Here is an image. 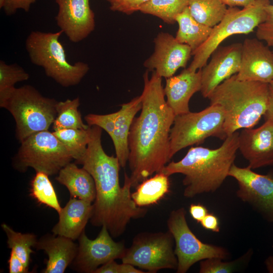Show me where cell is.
Wrapping results in <instances>:
<instances>
[{
	"instance_id": "8d00e7d4",
	"label": "cell",
	"mask_w": 273,
	"mask_h": 273,
	"mask_svg": "<svg viewBox=\"0 0 273 273\" xmlns=\"http://www.w3.org/2000/svg\"><path fill=\"white\" fill-rule=\"evenodd\" d=\"M36 0H2L0 8H3L6 15L11 16L16 13L18 9L28 12L32 4Z\"/></svg>"
},
{
	"instance_id": "bcb514c9",
	"label": "cell",
	"mask_w": 273,
	"mask_h": 273,
	"mask_svg": "<svg viewBox=\"0 0 273 273\" xmlns=\"http://www.w3.org/2000/svg\"><path fill=\"white\" fill-rule=\"evenodd\" d=\"M272 48H273V47H272ZM272 52H273V51H272Z\"/></svg>"
},
{
	"instance_id": "f546056e",
	"label": "cell",
	"mask_w": 273,
	"mask_h": 273,
	"mask_svg": "<svg viewBox=\"0 0 273 273\" xmlns=\"http://www.w3.org/2000/svg\"><path fill=\"white\" fill-rule=\"evenodd\" d=\"M30 196L38 203L55 209L58 213L62 208L49 175L42 172H36L31 181Z\"/></svg>"
},
{
	"instance_id": "d590c367",
	"label": "cell",
	"mask_w": 273,
	"mask_h": 273,
	"mask_svg": "<svg viewBox=\"0 0 273 273\" xmlns=\"http://www.w3.org/2000/svg\"><path fill=\"white\" fill-rule=\"evenodd\" d=\"M149 0H114L110 4V9L126 14H131L140 9Z\"/></svg>"
},
{
	"instance_id": "9c48e42d",
	"label": "cell",
	"mask_w": 273,
	"mask_h": 273,
	"mask_svg": "<svg viewBox=\"0 0 273 273\" xmlns=\"http://www.w3.org/2000/svg\"><path fill=\"white\" fill-rule=\"evenodd\" d=\"M224 120L223 110L216 104L210 105L200 112L190 111L175 116L170 132L171 157L183 149L201 144L210 136L225 140Z\"/></svg>"
},
{
	"instance_id": "3957f363",
	"label": "cell",
	"mask_w": 273,
	"mask_h": 273,
	"mask_svg": "<svg viewBox=\"0 0 273 273\" xmlns=\"http://www.w3.org/2000/svg\"><path fill=\"white\" fill-rule=\"evenodd\" d=\"M239 134L236 131L229 135L216 149L192 147L180 160L169 163L161 171L168 176L184 175L183 194L187 198L214 192L229 176L239 150Z\"/></svg>"
},
{
	"instance_id": "4dcf8cb0",
	"label": "cell",
	"mask_w": 273,
	"mask_h": 273,
	"mask_svg": "<svg viewBox=\"0 0 273 273\" xmlns=\"http://www.w3.org/2000/svg\"><path fill=\"white\" fill-rule=\"evenodd\" d=\"M29 74L17 64H7L0 61V107L3 108L10 96L16 88L15 84L27 80Z\"/></svg>"
},
{
	"instance_id": "f6af8a7d",
	"label": "cell",
	"mask_w": 273,
	"mask_h": 273,
	"mask_svg": "<svg viewBox=\"0 0 273 273\" xmlns=\"http://www.w3.org/2000/svg\"><path fill=\"white\" fill-rule=\"evenodd\" d=\"M2 0H0V1H1Z\"/></svg>"
},
{
	"instance_id": "d6a6232c",
	"label": "cell",
	"mask_w": 273,
	"mask_h": 273,
	"mask_svg": "<svg viewBox=\"0 0 273 273\" xmlns=\"http://www.w3.org/2000/svg\"><path fill=\"white\" fill-rule=\"evenodd\" d=\"M223 259L213 257L201 260L200 273H230L237 266L236 261L225 262Z\"/></svg>"
},
{
	"instance_id": "1f68e13d",
	"label": "cell",
	"mask_w": 273,
	"mask_h": 273,
	"mask_svg": "<svg viewBox=\"0 0 273 273\" xmlns=\"http://www.w3.org/2000/svg\"><path fill=\"white\" fill-rule=\"evenodd\" d=\"M89 128L90 126L87 129L66 128L54 130L53 133L68 149L77 162L86 150Z\"/></svg>"
},
{
	"instance_id": "7bdbcfd3",
	"label": "cell",
	"mask_w": 273,
	"mask_h": 273,
	"mask_svg": "<svg viewBox=\"0 0 273 273\" xmlns=\"http://www.w3.org/2000/svg\"><path fill=\"white\" fill-rule=\"evenodd\" d=\"M266 267L270 272H273V256H270L266 260Z\"/></svg>"
},
{
	"instance_id": "ee69618b",
	"label": "cell",
	"mask_w": 273,
	"mask_h": 273,
	"mask_svg": "<svg viewBox=\"0 0 273 273\" xmlns=\"http://www.w3.org/2000/svg\"><path fill=\"white\" fill-rule=\"evenodd\" d=\"M108 2H109L110 3H111V2H112L114 0H106Z\"/></svg>"
},
{
	"instance_id": "ba28073f",
	"label": "cell",
	"mask_w": 273,
	"mask_h": 273,
	"mask_svg": "<svg viewBox=\"0 0 273 273\" xmlns=\"http://www.w3.org/2000/svg\"><path fill=\"white\" fill-rule=\"evenodd\" d=\"M21 143L14 165L22 172L31 167L36 172L53 175L73 159L68 149L49 130L33 133Z\"/></svg>"
},
{
	"instance_id": "b9f144b4",
	"label": "cell",
	"mask_w": 273,
	"mask_h": 273,
	"mask_svg": "<svg viewBox=\"0 0 273 273\" xmlns=\"http://www.w3.org/2000/svg\"><path fill=\"white\" fill-rule=\"evenodd\" d=\"M222 2L229 7H237L238 6L243 8L247 7L257 0H221Z\"/></svg>"
},
{
	"instance_id": "d4e9b609",
	"label": "cell",
	"mask_w": 273,
	"mask_h": 273,
	"mask_svg": "<svg viewBox=\"0 0 273 273\" xmlns=\"http://www.w3.org/2000/svg\"><path fill=\"white\" fill-rule=\"evenodd\" d=\"M169 177L160 171L139 184L136 187V191L131 193V198L135 204L144 207L157 203L169 192Z\"/></svg>"
},
{
	"instance_id": "9a60e30c",
	"label": "cell",
	"mask_w": 273,
	"mask_h": 273,
	"mask_svg": "<svg viewBox=\"0 0 273 273\" xmlns=\"http://www.w3.org/2000/svg\"><path fill=\"white\" fill-rule=\"evenodd\" d=\"M154 42V52L144 63L149 71L167 78L173 76L179 68L186 67L192 55L188 45L179 42L167 32L159 33Z\"/></svg>"
},
{
	"instance_id": "5b68a950",
	"label": "cell",
	"mask_w": 273,
	"mask_h": 273,
	"mask_svg": "<svg viewBox=\"0 0 273 273\" xmlns=\"http://www.w3.org/2000/svg\"><path fill=\"white\" fill-rule=\"evenodd\" d=\"M63 32L32 31L25 41V48L33 64L43 68L47 76L65 87L80 83L89 70L87 63L67 61L64 47L59 40Z\"/></svg>"
},
{
	"instance_id": "5bb4252c",
	"label": "cell",
	"mask_w": 273,
	"mask_h": 273,
	"mask_svg": "<svg viewBox=\"0 0 273 273\" xmlns=\"http://www.w3.org/2000/svg\"><path fill=\"white\" fill-rule=\"evenodd\" d=\"M229 176L238 184V197L273 222V173L260 174L249 166L240 167L234 163Z\"/></svg>"
},
{
	"instance_id": "e575fe53",
	"label": "cell",
	"mask_w": 273,
	"mask_h": 273,
	"mask_svg": "<svg viewBox=\"0 0 273 273\" xmlns=\"http://www.w3.org/2000/svg\"><path fill=\"white\" fill-rule=\"evenodd\" d=\"M145 271L138 269L135 266L128 263H117L115 260H110L102 265L95 273H145Z\"/></svg>"
},
{
	"instance_id": "8fae6325",
	"label": "cell",
	"mask_w": 273,
	"mask_h": 273,
	"mask_svg": "<svg viewBox=\"0 0 273 273\" xmlns=\"http://www.w3.org/2000/svg\"><path fill=\"white\" fill-rule=\"evenodd\" d=\"M167 225L175 244L177 273H186L199 261L213 257L224 259L228 256V251L223 247L204 243L195 235L188 224L184 208L172 210Z\"/></svg>"
},
{
	"instance_id": "d6986e66",
	"label": "cell",
	"mask_w": 273,
	"mask_h": 273,
	"mask_svg": "<svg viewBox=\"0 0 273 273\" xmlns=\"http://www.w3.org/2000/svg\"><path fill=\"white\" fill-rule=\"evenodd\" d=\"M239 150L252 169L273 166V121L265 120L258 128L243 129L239 134Z\"/></svg>"
},
{
	"instance_id": "836d02e7",
	"label": "cell",
	"mask_w": 273,
	"mask_h": 273,
	"mask_svg": "<svg viewBox=\"0 0 273 273\" xmlns=\"http://www.w3.org/2000/svg\"><path fill=\"white\" fill-rule=\"evenodd\" d=\"M265 21L257 27V38L265 41L268 47H273V5L270 4L265 7Z\"/></svg>"
},
{
	"instance_id": "7c38bea8",
	"label": "cell",
	"mask_w": 273,
	"mask_h": 273,
	"mask_svg": "<svg viewBox=\"0 0 273 273\" xmlns=\"http://www.w3.org/2000/svg\"><path fill=\"white\" fill-rule=\"evenodd\" d=\"M142 107V95L121 105L114 113L105 115L89 114L84 117L89 126L97 125L111 137L120 165L124 167L129 157L128 136L136 114Z\"/></svg>"
},
{
	"instance_id": "484cf974",
	"label": "cell",
	"mask_w": 273,
	"mask_h": 273,
	"mask_svg": "<svg viewBox=\"0 0 273 273\" xmlns=\"http://www.w3.org/2000/svg\"><path fill=\"white\" fill-rule=\"evenodd\" d=\"M188 7L195 19L212 28L222 20L228 9L221 0H189Z\"/></svg>"
},
{
	"instance_id": "277c9868",
	"label": "cell",
	"mask_w": 273,
	"mask_h": 273,
	"mask_svg": "<svg viewBox=\"0 0 273 273\" xmlns=\"http://www.w3.org/2000/svg\"><path fill=\"white\" fill-rule=\"evenodd\" d=\"M224 114L225 137L240 129L253 128L264 115L269 100L268 83L238 79L234 74L218 85L208 98Z\"/></svg>"
},
{
	"instance_id": "f1b7e54d",
	"label": "cell",
	"mask_w": 273,
	"mask_h": 273,
	"mask_svg": "<svg viewBox=\"0 0 273 273\" xmlns=\"http://www.w3.org/2000/svg\"><path fill=\"white\" fill-rule=\"evenodd\" d=\"M1 226L7 236L8 247L28 268L30 255L33 252L31 248L35 247L38 240L36 236L33 234L15 232L5 223H2Z\"/></svg>"
},
{
	"instance_id": "30bf717a",
	"label": "cell",
	"mask_w": 273,
	"mask_h": 273,
	"mask_svg": "<svg viewBox=\"0 0 273 273\" xmlns=\"http://www.w3.org/2000/svg\"><path fill=\"white\" fill-rule=\"evenodd\" d=\"M174 239L166 232H143L133 238L126 249L122 262L156 273L162 269L177 268V259L173 249Z\"/></svg>"
},
{
	"instance_id": "ffe728a7",
	"label": "cell",
	"mask_w": 273,
	"mask_h": 273,
	"mask_svg": "<svg viewBox=\"0 0 273 273\" xmlns=\"http://www.w3.org/2000/svg\"><path fill=\"white\" fill-rule=\"evenodd\" d=\"M201 88V69L188 68L175 76L166 78L164 92L168 105L175 116L189 112V102L193 95Z\"/></svg>"
},
{
	"instance_id": "6da1fadb",
	"label": "cell",
	"mask_w": 273,
	"mask_h": 273,
	"mask_svg": "<svg viewBox=\"0 0 273 273\" xmlns=\"http://www.w3.org/2000/svg\"><path fill=\"white\" fill-rule=\"evenodd\" d=\"M162 78L155 71L150 78L148 71L144 74L141 112L128 136L132 187L161 171L171 159L170 132L175 115L165 100Z\"/></svg>"
},
{
	"instance_id": "74e56055",
	"label": "cell",
	"mask_w": 273,
	"mask_h": 273,
	"mask_svg": "<svg viewBox=\"0 0 273 273\" xmlns=\"http://www.w3.org/2000/svg\"><path fill=\"white\" fill-rule=\"evenodd\" d=\"M8 264L10 273H26L28 272V268L12 251H11Z\"/></svg>"
},
{
	"instance_id": "4316f807",
	"label": "cell",
	"mask_w": 273,
	"mask_h": 273,
	"mask_svg": "<svg viewBox=\"0 0 273 273\" xmlns=\"http://www.w3.org/2000/svg\"><path fill=\"white\" fill-rule=\"evenodd\" d=\"M79 105V97L73 100L67 99L65 101L58 102L57 114L53 124L54 130L66 128L88 129L90 126L83 123L78 110Z\"/></svg>"
},
{
	"instance_id": "f35d334b",
	"label": "cell",
	"mask_w": 273,
	"mask_h": 273,
	"mask_svg": "<svg viewBox=\"0 0 273 273\" xmlns=\"http://www.w3.org/2000/svg\"><path fill=\"white\" fill-rule=\"evenodd\" d=\"M200 223L203 228L206 230L214 232H219L218 218L213 214L208 213Z\"/></svg>"
},
{
	"instance_id": "603a6c76",
	"label": "cell",
	"mask_w": 273,
	"mask_h": 273,
	"mask_svg": "<svg viewBox=\"0 0 273 273\" xmlns=\"http://www.w3.org/2000/svg\"><path fill=\"white\" fill-rule=\"evenodd\" d=\"M56 177V180L68 189L70 198H76L93 203L96 198L95 181L85 169L78 168L74 163H69L62 168Z\"/></svg>"
},
{
	"instance_id": "7a4b0ae2",
	"label": "cell",
	"mask_w": 273,
	"mask_h": 273,
	"mask_svg": "<svg viewBox=\"0 0 273 273\" xmlns=\"http://www.w3.org/2000/svg\"><path fill=\"white\" fill-rule=\"evenodd\" d=\"M102 129L97 125L89 128L86 150L77 161L94 178L96 196L90 222L95 226H105L110 235L118 237L125 232L132 219L144 217L147 212L138 206L131 198V181L126 173L124 183L120 186L121 167L117 157L108 155L101 143Z\"/></svg>"
},
{
	"instance_id": "8992f818",
	"label": "cell",
	"mask_w": 273,
	"mask_h": 273,
	"mask_svg": "<svg viewBox=\"0 0 273 273\" xmlns=\"http://www.w3.org/2000/svg\"><path fill=\"white\" fill-rule=\"evenodd\" d=\"M58 101L43 96L35 87L25 85L15 88L3 108L16 122L20 142L36 132L48 130L57 116Z\"/></svg>"
},
{
	"instance_id": "60d3db41",
	"label": "cell",
	"mask_w": 273,
	"mask_h": 273,
	"mask_svg": "<svg viewBox=\"0 0 273 273\" xmlns=\"http://www.w3.org/2000/svg\"><path fill=\"white\" fill-rule=\"evenodd\" d=\"M269 100L267 110L264 115L265 120L273 121V80L268 83Z\"/></svg>"
},
{
	"instance_id": "cb8c5ba5",
	"label": "cell",
	"mask_w": 273,
	"mask_h": 273,
	"mask_svg": "<svg viewBox=\"0 0 273 273\" xmlns=\"http://www.w3.org/2000/svg\"><path fill=\"white\" fill-rule=\"evenodd\" d=\"M175 21L178 24V29L175 37L191 48L192 55L208 39L212 30V27L195 19L188 6L176 16Z\"/></svg>"
},
{
	"instance_id": "52a82bcc",
	"label": "cell",
	"mask_w": 273,
	"mask_h": 273,
	"mask_svg": "<svg viewBox=\"0 0 273 273\" xmlns=\"http://www.w3.org/2000/svg\"><path fill=\"white\" fill-rule=\"evenodd\" d=\"M270 0H257L243 8L229 7L222 20L212 28L208 39L192 54L194 58L188 69L196 71L202 68L220 44L229 36L248 34L263 22L265 7Z\"/></svg>"
},
{
	"instance_id": "ac0fdd59",
	"label": "cell",
	"mask_w": 273,
	"mask_h": 273,
	"mask_svg": "<svg viewBox=\"0 0 273 273\" xmlns=\"http://www.w3.org/2000/svg\"><path fill=\"white\" fill-rule=\"evenodd\" d=\"M236 75L240 80L270 83L273 80V52L258 38L245 39Z\"/></svg>"
},
{
	"instance_id": "44dd1931",
	"label": "cell",
	"mask_w": 273,
	"mask_h": 273,
	"mask_svg": "<svg viewBox=\"0 0 273 273\" xmlns=\"http://www.w3.org/2000/svg\"><path fill=\"white\" fill-rule=\"evenodd\" d=\"M93 209V203L70 198L58 213L59 220L52 229L53 234L73 241L78 239L90 220Z\"/></svg>"
},
{
	"instance_id": "7402d4cb",
	"label": "cell",
	"mask_w": 273,
	"mask_h": 273,
	"mask_svg": "<svg viewBox=\"0 0 273 273\" xmlns=\"http://www.w3.org/2000/svg\"><path fill=\"white\" fill-rule=\"evenodd\" d=\"M43 250L48 256L43 273H63L75 258L78 246L73 240L66 237L46 235L37 242L34 247Z\"/></svg>"
},
{
	"instance_id": "ab89813d",
	"label": "cell",
	"mask_w": 273,
	"mask_h": 273,
	"mask_svg": "<svg viewBox=\"0 0 273 273\" xmlns=\"http://www.w3.org/2000/svg\"><path fill=\"white\" fill-rule=\"evenodd\" d=\"M189 212L194 220L197 222H200L208 214V210L202 204H192L189 208Z\"/></svg>"
},
{
	"instance_id": "4fadbf2b",
	"label": "cell",
	"mask_w": 273,
	"mask_h": 273,
	"mask_svg": "<svg viewBox=\"0 0 273 273\" xmlns=\"http://www.w3.org/2000/svg\"><path fill=\"white\" fill-rule=\"evenodd\" d=\"M76 256L71 263L72 268L80 272L95 273V270L107 262L121 259L126 248L123 242H115L107 228L102 226L99 235L90 239L84 231L78 238Z\"/></svg>"
},
{
	"instance_id": "83f0119b",
	"label": "cell",
	"mask_w": 273,
	"mask_h": 273,
	"mask_svg": "<svg viewBox=\"0 0 273 273\" xmlns=\"http://www.w3.org/2000/svg\"><path fill=\"white\" fill-rule=\"evenodd\" d=\"M189 0H149L140 9L168 24H173L176 16L188 6Z\"/></svg>"
},
{
	"instance_id": "e0dca14e",
	"label": "cell",
	"mask_w": 273,
	"mask_h": 273,
	"mask_svg": "<svg viewBox=\"0 0 273 273\" xmlns=\"http://www.w3.org/2000/svg\"><path fill=\"white\" fill-rule=\"evenodd\" d=\"M242 43H235L218 48L209 63L201 68L202 96L208 98L223 81L238 73L241 65Z\"/></svg>"
},
{
	"instance_id": "2e32d148",
	"label": "cell",
	"mask_w": 273,
	"mask_h": 273,
	"mask_svg": "<svg viewBox=\"0 0 273 273\" xmlns=\"http://www.w3.org/2000/svg\"><path fill=\"white\" fill-rule=\"evenodd\" d=\"M89 0H55L58 6L57 25L74 43L86 38L95 27V14Z\"/></svg>"
}]
</instances>
